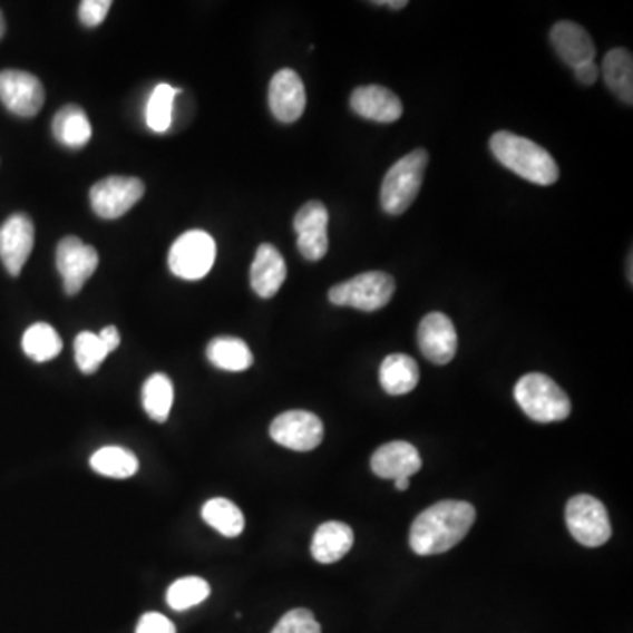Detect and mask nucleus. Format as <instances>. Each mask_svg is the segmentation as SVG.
I'll use <instances>...</instances> for the list:
<instances>
[{
	"mask_svg": "<svg viewBox=\"0 0 633 633\" xmlns=\"http://www.w3.org/2000/svg\"><path fill=\"white\" fill-rule=\"evenodd\" d=\"M474 523L475 508L468 501H438L416 517L410 547L419 556L447 553L467 537Z\"/></svg>",
	"mask_w": 633,
	"mask_h": 633,
	"instance_id": "nucleus-1",
	"label": "nucleus"
},
{
	"mask_svg": "<svg viewBox=\"0 0 633 633\" xmlns=\"http://www.w3.org/2000/svg\"><path fill=\"white\" fill-rule=\"evenodd\" d=\"M489 148L501 166L532 184L547 187L558 182L559 167L553 155L532 139L498 130L489 139Z\"/></svg>",
	"mask_w": 633,
	"mask_h": 633,
	"instance_id": "nucleus-2",
	"label": "nucleus"
},
{
	"mask_svg": "<svg viewBox=\"0 0 633 633\" xmlns=\"http://www.w3.org/2000/svg\"><path fill=\"white\" fill-rule=\"evenodd\" d=\"M428 163V152L425 148H417L392 164L391 169L383 176L382 191H380L383 212L398 217L410 208L421 191Z\"/></svg>",
	"mask_w": 633,
	"mask_h": 633,
	"instance_id": "nucleus-3",
	"label": "nucleus"
},
{
	"mask_svg": "<svg viewBox=\"0 0 633 633\" xmlns=\"http://www.w3.org/2000/svg\"><path fill=\"white\" fill-rule=\"evenodd\" d=\"M514 398L523 412L537 422H556L572 412L571 398L544 373L522 377L514 389Z\"/></svg>",
	"mask_w": 633,
	"mask_h": 633,
	"instance_id": "nucleus-4",
	"label": "nucleus"
},
{
	"mask_svg": "<svg viewBox=\"0 0 633 633\" xmlns=\"http://www.w3.org/2000/svg\"><path fill=\"white\" fill-rule=\"evenodd\" d=\"M395 289V279L391 275L383 271H368L334 285L330 289L328 298L337 306H352L361 312H376L388 306Z\"/></svg>",
	"mask_w": 633,
	"mask_h": 633,
	"instance_id": "nucleus-5",
	"label": "nucleus"
},
{
	"mask_svg": "<svg viewBox=\"0 0 633 633\" xmlns=\"http://www.w3.org/2000/svg\"><path fill=\"white\" fill-rule=\"evenodd\" d=\"M217 257L215 240L205 231H188L172 245L167 264L173 275L184 280H201L208 275Z\"/></svg>",
	"mask_w": 633,
	"mask_h": 633,
	"instance_id": "nucleus-6",
	"label": "nucleus"
},
{
	"mask_svg": "<svg viewBox=\"0 0 633 633\" xmlns=\"http://www.w3.org/2000/svg\"><path fill=\"white\" fill-rule=\"evenodd\" d=\"M565 519L572 537L586 547L604 546L613 535L607 508L590 495H577L565 508Z\"/></svg>",
	"mask_w": 633,
	"mask_h": 633,
	"instance_id": "nucleus-7",
	"label": "nucleus"
},
{
	"mask_svg": "<svg viewBox=\"0 0 633 633\" xmlns=\"http://www.w3.org/2000/svg\"><path fill=\"white\" fill-rule=\"evenodd\" d=\"M145 194V184L134 176H108L100 179L90 191V203L100 218L121 217L133 208Z\"/></svg>",
	"mask_w": 633,
	"mask_h": 633,
	"instance_id": "nucleus-8",
	"label": "nucleus"
},
{
	"mask_svg": "<svg viewBox=\"0 0 633 633\" xmlns=\"http://www.w3.org/2000/svg\"><path fill=\"white\" fill-rule=\"evenodd\" d=\"M270 435L279 446L309 452L324 440V425L315 413L306 410H289L271 422Z\"/></svg>",
	"mask_w": 633,
	"mask_h": 633,
	"instance_id": "nucleus-9",
	"label": "nucleus"
},
{
	"mask_svg": "<svg viewBox=\"0 0 633 633\" xmlns=\"http://www.w3.org/2000/svg\"><path fill=\"white\" fill-rule=\"evenodd\" d=\"M99 264L96 249L85 245L79 237L67 236L57 246V270L64 280V289L69 296H75L85 282L94 275Z\"/></svg>",
	"mask_w": 633,
	"mask_h": 633,
	"instance_id": "nucleus-10",
	"label": "nucleus"
},
{
	"mask_svg": "<svg viewBox=\"0 0 633 633\" xmlns=\"http://www.w3.org/2000/svg\"><path fill=\"white\" fill-rule=\"evenodd\" d=\"M0 100L18 117H33L45 105V87L30 72L8 69L0 72Z\"/></svg>",
	"mask_w": 633,
	"mask_h": 633,
	"instance_id": "nucleus-11",
	"label": "nucleus"
},
{
	"mask_svg": "<svg viewBox=\"0 0 633 633\" xmlns=\"http://www.w3.org/2000/svg\"><path fill=\"white\" fill-rule=\"evenodd\" d=\"M328 224H330V213L321 201H310L301 206L294 217V231L298 234V249L304 259L321 261L328 254L330 249Z\"/></svg>",
	"mask_w": 633,
	"mask_h": 633,
	"instance_id": "nucleus-12",
	"label": "nucleus"
},
{
	"mask_svg": "<svg viewBox=\"0 0 633 633\" xmlns=\"http://www.w3.org/2000/svg\"><path fill=\"white\" fill-rule=\"evenodd\" d=\"M417 342L428 361L447 364L458 350V333L449 316L440 312L428 313L417 330Z\"/></svg>",
	"mask_w": 633,
	"mask_h": 633,
	"instance_id": "nucleus-13",
	"label": "nucleus"
},
{
	"mask_svg": "<svg viewBox=\"0 0 633 633\" xmlns=\"http://www.w3.org/2000/svg\"><path fill=\"white\" fill-rule=\"evenodd\" d=\"M33 224L23 213L11 215L0 227V259L9 275L18 276L33 249Z\"/></svg>",
	"mask_w": 633,
	"mask_h": 633,
	"instance_id": "nucleus-14",
	"label": "nucleus"
},
{
	"mask_svg": "<svg viewBox=\"0 0 633 633\" xmlns=\"http://www.w3.org/2000/svg\"><path fill=\"white\" fill-rule=\"evenodd\" d=\"M270 109L275 115L276 120L284 124L300 120L306 108V92H304L303 79L292 69H280L271 78Z\"/></svg>",
	"mask_w": 633,
	"mask_h": 633,
	"instance_id": "nucleus-15",
	"label": "nucleus"
},
{
	"mask_svg": "<svg viewBox=\"0 0 633 633\" xmlns=\"http://www.w3.org/2000/svg\"><path fill=\"white\" fill-rule=\"evenodd\" d=\"M350 108L364 120L392 124L403 115L400 97L380 85L356 88L350 96Z\"/></svg>",
	"mask_w": 633,
	"mask_h": 633,
	"instance_id": "nucleus-16",
	"label": "nucleus"
},
{
	"mask_svg": "<svg viewBox=\"0 0 633 633\" xmlns=\"http://www.w3.org/2000/svg\"><path fill=\"white\" fill-rule=\"evenodd\" d=\"M421 467V455L409 442L383 444L371 456V470L382 479H410Z\"/></svg>",
	"mask_w": 633,
	"mask_h": 633,
	"instance_id": "nucleus-17",
	"label": "nucleus"
},
{
	"mask_svg": "<svg viewBox=\"0 0 633 633\" xmlns=\"http://www.w3.org/2000/svg\"><path fill=\"white\" fill-rule=\"evenodd\" d=\"M551 42L563 62L575 67L595 62V45L590 33L574 21H559L551 30Z\"/></svg>",
	"mask_w": 633,
	"mask_h": 633,
	"instance_id": "nucleus-18",
	"label": "nucleus"
},
{
	"mask_svg": "<svg viewBox=\"0 0 633 633\" xmlns=\"http://www.w3.org/2000/svg\"><path fill=\"white\" fill-rule=\"evenodd\" d=\"M288 279V266L284 257L276 251V246L264 243L255 252L254 263L251 267V284L257 296H275Z\"/></svg>",
	"mask_w": 633,
	"mask_h": 633,
	"instance_id": "nucleus-19",
	"label": "nucleus"
},
{
	"mask_svg": "<svg viewBox=\"0 0 633 633\" xmlns=\"http://www.w3.org/2000/svg\"><path fill=\"white\" fill-rule=\"evenodd\" d=\"M354 546V532L345 523L330 522L316 528L312 541V556L315 562H340Z\"/></svg>",
	"mask_w": 633,
	"mask_h": 633,
	"instance_id": "nucleus-20",
	"label": "nucleus"
},
{
	"mask_svg": "<svg viewBox=\"0 0 633 633\" xmlns=\"http://www.w3.org/2000/svg\"><path fill=\"white\" fill-rule=\"evenodd\" d=\"M53 136L60 145L69 148H81L92 139V126L87 113L78 105H67L53 117Z\"/></svg>",
	"mask_w": 633,
	"mask_h": 633,
	"instance_id": "nucleus-21",
	"label": "nucleus"
},
{
	"mask_svg": "<svg viewBox=\"0 0 633 633\" xmlns=\"http://www.w3.org/2000/svg\"><path fill=\"white\" fill-rule=\"evenodd\" d=\"M379 379L380 386L388 395H407L419 383V367L410 356L391 354L380 364Z\"/></svg>",
	"mask_w": 633,
	"mask_h": 633,
	"instance_id": "nucleus-22",
	"label": "nucleus"
},
{
	"mask_svg": "<svg viewBox=\"0 0 633 633\" xmlns=\"http://www.w3.org/2000/svg\"><path fill=\"white\" fill-rule=\"evenodd\" d=\"M602 75L611 92L626 105L633 103V59L625 48L608 51L602 62Z\"/></svg>",
	"mask_w": 633,
	"mask_h": 633,
	"instance_id": "nucleus-23",
	"label": "nucleus"
},
{
	"mask_svg": "<svg viewBox=\"0 0 633 633\" xmlns=\"http://www.w3.org/2000/svg\"><path fill=\"white\" fill-rule=\"evenodd\" d=\"M210 363L224 371H245L254 363V356L243 340L234 337H218L206 349Z\"/></svg>",
	"mask_w": 633,
	"mask_h": 633,
	"instance_id": "nucleus-24",
	"label": "nucleus"
},
{
	"mask_svg": "<svg viewBox=\"0 0 633 633\" xmlns=\"http://www.w3.org/2000/svg\"><path fill=\"white\" fill-rule=\"evenodd\" d=\"M90 467L99 475L111 479H129L138 471V458L124 447L108 446L94 452Z\"/></svg>",
	"mask_w": 633,
	"mask_h": 633,
	"instance_id": "nucleus-25",
	"label": "nucleus"
},
{
	"mask_svg": "<svg viewBox=\"0 0 633 633\" xmlns=\"http://www.w3.org/2000/svg\"><path fill=\"white\" fill-rule=\"evenodd\" d=\"M23 352L38 363H47L62 352V338L47 322L30 325L21 340Z\"/></svg>",
	"mask_w": 633,
	"mask_h": 633,
	"instance_id": "nucleus-26",
	"label": "nucleus"
},
{
	"mask_svg": "<svg viewBox=\"0 0 633 633\" xmlns=\"http://www.w3.org/2000/svg\"><path fill=\"white\" fill-rule=\"evenodd\" d=\"M175 389L169 377L154 373L143 386V409L157 422L166 421L172 412Z\"/></svg>",
	"mask_w": 633,
	"mask_h": 633,
	"instance_id": "nucleus-27",
	"label": "nucleus"
},
{
	"mask_svg": "<svg viewBox=\"0 0 633 633\" xmlns=\"http://www.w3.org/2000/svg\"><path fill=\"white\" fill-rule=\"evenodd\" d=\"M201 514H203V519L224 537H237V535L243 534V528H245V517H243L242 510L233 501L225 500V498H212V500L206 501Z\"/></svg>",
	"mask_w": 633,
	"mask_h": 633,
	"instance_id": "nucleus-28",
	"label": "nucleus"
},
{
	"mask_svg": "<svg viewBox=\"0 0 633 633\" xmlns=\"http://www.w3.org/2000/svg\"><path fill=\"white\" fill-rule=\"evenodd\" d=\"M179 90L172 85L160 84L154 88L146 106V126L154 133H166L172 127L173 103Z\"/></svg>",
	"mask_w": 633,
	"mask_h": 633,
	"instance_id": "nucleus-29",
	"label": "nucleus"
},
{
	"mask_svg": "<svg viewBox=\"0 0 633 633\" xmlns=\"http://www.w3.org/2000/svg\"><path fill=\"white\" fill-rule=\"evenodd\" d=\"M210 596V584L201 577H184L173 583L167 590V605L173 611H187V608L196 607L203 604Z\"/></svg>",
	"mask_w": 633,
	"mask_h": 633,
	"instance_id": "nucleus-30",
	"label": "nucleus"
},
{
	"mask_svg": "<svg viewBox=\"0 0 633 633\" xmlns=\"http://www.w3.org/2000/svg\"><path fill=\"white\" fill-rule=\"evenodd\" d=\"M75 358L79 370L90 376L108 358V350L100 342L99 334L81 331L75 340Z\"/></svg>",
	"mask_w": 633,
	"mask_h": 633,
	"instance_id": "nucleus-31",
	"label": "nucleus"
},
{
	"mask_svg": "<svg viewBox=\"0 0 633 633\" xmlns=\"http://www.w3.org/2000/svg\"><path fill=\"white\" fill-rule=\"evenodd\" d=\"M271 633H321V625L309 608H294L284 614Z\"/></svg>",
	"mask_w": 633,
	"mask_h": 633,
	"instance_id": "nucleus-32",
	"label": "nucleus"
},
{
	"mask_svg": "<svg viewBox=\"0 0 633 633\" xmlns=\"http://www.w3.org/2000/svg\"><path fill=\"white\" fill-rule=\"evenodd\" d=\"M111 2L109 0H84L79 4V20L87 27H97L108 17Z\"/></svg>",
	"mask_w": 633,
	"mask_h": 633,
	"instance_id": "nucleus-33",
	"label": "nucleus"
},
{
	"mask_svg": "<svg viewBox=\"0 0 633 633\" xmlns=\"http://www.w3.org/2000/svg\"><path fill=\"white\" fill-rule=\"evenodd\" d=\"M136 633H176V629L163 614L148 613L139 620Z\"/></svg>",
	"mask_w": 633,
	"mask_h": 633,
	"instance_id": "nucleus-34",
	"label": "nucleus"
},
{
	"mask_svg": "<svg viewBox=\"0 0 633 633\" xmlns=\"http://www.w3.org/2000/svg\"><path fill=\"white\" fill-rule=\"evenodd\" d=\"M574 72L575 78L580 79V84L593 85L596 79H598L601 69H598V66H596L595 62H587L583 64V66L575 67Z\"/></svg>",
	"mask_w": 633,
	"mask_h": 633,
	"instance_id": "nucleus-35",
	"label": "nucleus"
},
{
	"mask_svg": "<svg viewBox=\"0 0 633 633\" xmlns=\"http://www.w3.org/2000/svg\"><path fill=\"white\" fill-rule=\"evenodd\" d=\"M99 338L105 349L108 350V354H111L113 350H117L118 345H120V333H118L115 325H108V328L100 331Z\"/></svg>",
	"mask_w": 633,
	"mask_h": 633,
	"instance_id": "nucleus-36",
	"label": "nucleus"
},
{
	"mask_svg": "<svg viewBox=\"0 0 633 633\" xmlns=\"http://www.w3.org/2000/svg\"><path fill=\"white\" fill-rule=\"evenodd\" d=\"M373 6H386V8L391 9H403L409 6L407 0H383V2H373Z\"/></svg>",
	"mask_w": 633,
	"mask_h": 633,
	"instance_id": "nucleus-37",
	"label": "nucleus"
},
{
	"mask_svg": "<svg viewBox=\"0 0 633 633\" xmlns=\"http://www.w3.org/2000/svg\"><path fill=\"white\" fill-rule=\"evenodd\" d=\"M395 486L396 489H398V491H407V489H409L410 486V479H396Z\"/></svg>",
	"mask_w": 633,
	"mask_h": 633,
	"instance_id": "nucleus-38",
	"label": "nucleus"
},
{
	"mask_svg": "<svg viewBox=\"0 0 633 633\" xmlns=\"http://www.w3.org/2000/svg\"><path fill=\"white\" fill-rule=\"evenodd\" d=\"M6 32V21H4V17H2V11H0V39H2V36H4Z\"/></svg>",
	"mask_w": 633,
	"mask_h": 633,
	"instance_id": "nucleus-39",
	"label": "nucleus"
},
{
	"mask_svg": "<svg viewBox=\"0 0 633 633\" xmlns=\"http://www.w3.org/2000/svg\"><path fill=\"white\" fill-rule=\"evenodd\" d=\"M629 280L632 282V255L629 257Z\"/></svg>",
	"mask_w": 633,
	"mask_h": 633,
	"instance_id": "nucleus-40",
	"label": "nucleus"
}]
</instances>
